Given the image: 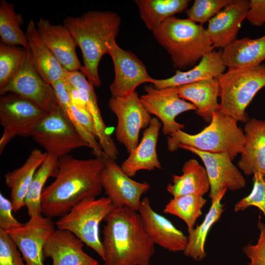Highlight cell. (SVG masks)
Wrapping results in <instances>:
<instances>
[{
  "label": "cell",
  "instance_id": "obj_1",
  "mask_svg": "<svg viewBox=\"0 0 265 265\" xmlns=\"http://www.w3.org/2000/svg\"><path fill=\"white\" fill-rule=\"evenodd\" d=\"M104 164V159L97 157L79 159L67 155L58 159L55 179L42 192V214L62 217L83 199L100 195Z\"/></svg>",
  "mask_w": 265,
  "mask_h": 265
},
{
  "label": "cell",
  "instance_id": "obj_2",
  "mask_svg": "<svg viewBox=\"0 0 265 265\" xmlns=\"http://www.w3.org/2000/svg\"><path fill=\"white\" fill-rule=\"evenodd\" d=\"M104 221L103 265H150L155 244L137 211L114 208Z\"/></svg>",
  "mask_w": 265,
  "mask_h": 265
},
{
  "label": "cell",
  "instance_id": "obj_3",
  "mask_svg": "<svg viewBox=\"0 0 265 265\" xmlns=\"http://www.w3.org/2000/svg\"><path fill=\"white\" fill-rule=\"evenodd\" d=\"M121 18L108 11H89L80 16H68L63 24L69 31L82 53L81 72L94 86L99 87L101 80L98 67L102 57L108 54V44L117 36Z\"/></svg>",
  "mask_w": 265,
  "mask_h": 265
},
{
  "label": "cell",
  "instance_id": "obj_4",
  "mask_svg": "<svg viewBox=\"0 0 265 265\" xmlns=\"http://www.w3.org/2000/svg\"><path fill=\"white\" fill-rule=\"evenodd\" d=\"M152 33L175 68L194 67L214 48L207 29L188 18H169Z\"/></svg>",
  "mask_w": 265,
  "mask_h": 265
},
{
  "label": "cell",
  "instance_id": "obj_5",
  "mask_svg": "<svg viewBox=\"0 0 265 265\" xmlns=\"http://www.w3.org/2000/svg\"><path fill=\"white\" fill-rule=\"evenodd\" d=\"M244 142V133L238 121L219 110L212 113L209 125L199 132L191 134L180 130L167 139L170 152L177 150L180 145H185L210 153H225L233 160L241 153Z\"/></svg>",
  "mask_w": 265,
  "mask_h": 265
},
{
  "label": "cell",
  "instance_id": "obj_6",
  "mask_svg": "<svg viewBox=\"0 0 265 265\" xmlns=\"http://www.w3.org/2000/svg\"><path fill=\"white\" fill-rule=\"evenodd\" d=\"M219 86V110L238 122L249 119L245 110L256 94L265 87V65L228 71L217 78Z\"/></svg>",
  "mask_w": 265,
  "mask_h": 265
},
{
  "label": "cell",
  "instance_id": "obj_7",
  "mask_svg": "<svg viewBox=\"0 0 265 265\" xmlns=\"http://www.w3.org/2000/svg\"><path fill=\"white\" fill-rule=\"evenodd\" d=\"M114 208L107 197L87 198L60 217L55 225L57 229L73 234L103 260L104 250L99 236V226Z\"/></svg>",
  "mask_w": 265,
  "mask_h": 265
},
{
  "label": "cell",
  "instance_id": "obj_8",
  "mask_svg": "<svg viewBox=\"0 0 265 265\" xmlns=\"http://www.w3.org/2000/svg\"><path fill=\"white\" fill-rule=\"evenodd\" d=\"M31 137L46 153L57 159L75 149L89 148L59 106L39 122Z\"/></svg>",
  "mask_w": 265,
  "mask_h": 265
},
{
  "label": "cell",
  "instance_id": "obj_9",
  "mask_svg": "<svg viewBox=\"0 0 265 265\" xmlns=\"http://www.w3.org/2000/svg\"><path fill=\"white\" fill-rule=\"evenodd\" d=\"M47 113L17 94L0 95V123L3 131L0 139V154L15 137H31L35 127Z\"/></svg>",
  "mask_w": 265,
  "mask_h": 265
},
{
  "label": "cell",
  "instance_id": "obj_10",
  "mask_svg": "<svg viewBox=\"0 0 265 265\" xmlns=\"http://www.w3.org/2000/svg\"><path fill=\"white\" fill-rule=\"evenodd\" d=\"M108 106L117 119L116 138L130 153L139 143L140 131L149 126L152 118L136 91L122 97L111 96Z\"/></svg>",
  "mask_w": 265,
  "mask_h": 265
},
{
  "label": "cell",
  "instance_id": "obj_11",
  "mask_svg": "<svg viewBox=\"0 0 265 265\" xmlns=\"http://www.w3.org/2000/svg\"><path fill=\"white\" fill-rule=\"evenodd\" d=\"M144 88L145 93L139 97L140 99L149 113L161 123L162 132L165 135L184 129V125L176 120L179 114L196 111L193 105L180 97L177 87L158 89L146 85Z\"/></svg>",
  "mask_w": 265,
  "mask_h": 265
},
{
  "label": "cell",
  "instance_id": "obj_12",
  "mask_svg": "<svg viewBox=\"0 0 265 265\" xmlns=\"http://www.w3.org/2000/svg\"><path fill=\"white\" fill-rule=\"evenodd\" d=\"M101 173L103 189L114 208L137 211L142 196L150 188L146 182H139L128 176L115 160L106 157Z\"/></svg>",
  "mask_w": 265,
  "mask_h": 265
},
{
  "label": "cell",
  "instance_id": "obj_13",
  "mask_svg": "<svg viewBox=\"0 0 265 265\" xmlns=\"http://www.w3.org/2000/svg\"><path fill=\"white\" fill-rule=\"evenodd\" d=\"M26 50L22 66L14 77L0 88V94H17L48 113L58 106L54 91L37 72L31 62L29 50Z\"/></svg>",
  "mask_w": 265,
  "mask_h": 265
},
{
  "label": "cell",
  "instance_id": "obj_14",
  "mask_svg": "<svg viewBox=\"0 0 265 265\" xmlns=\"http://www.w3.org/2000/svg\"><path fill=\"white\" fill-rule=\"evenodd\" d=\"M108 48L115 73L114 80L109 86L111 96H124L135 91L142 83H152L154 78L149 75L144 64L133 53L121 48L115 39L108 43Z\"/></svg>",
  "mask_w": 265,
  "mask_h": 265
},
{
  "label": "cell",
  "instance_id": "obj_15",
  "mask_svg": "<svg viewBox=\"0 0 265 265\" xmlns=\"http://www.w3.org/2000/svg\"><path fill=\"white\" fill-rule=\"evenodd\" d=\"M179 148L195 154L202 160L209 179L211 202L224 189L235 191L245 187L244 177L228 154L202 151L185 145H180Z\"/></svg>",
  "mask_w": 265,
  "mask_h": 265
},
{
  "label": "cell",
  "instance_id": "obj_16",
  "mask_svg": "<svg viewBox=\"0 0 265 265\" xmlns=\"http://www.w3.org/2000/svg\"><path fill=\"white\" fill-rule=\"evenodd\" d=\"M51 218L33 215L22 226L6 231L20 251L26 265H45L43 250L55 230Z\"/></svg>",
  "mask_w": 265,
  "mask_h": 265
},
{
  "label": "cell",
  "instance_id": "obj_17",
  "mask_svg": "<svg viewBox=\"0 0 265 265\" xmlns=\"http://www.w3.org/2000/svg\"><path fill=\"white\" fill-rule=\"evenodd\" d=\"M138 212L145 232L155 245L170 252H184L187 237L168 218L156 212L148 197L141 200Z\"/></svg>",
  "mask_w": 265,
  "mask_h": 265
},
{
  "label": "cell",
  "instance_id": "obj_18",
  "mask_svg": "<svg viewBox=\"0 0 265 265\" xmlns=\"http://www.w3.org/2000/svg\"><path fill=\"white\" fill-rule=\"evenodd\" d=\"M86 76L80 71H68L65 79L76 89L85 104L92 118L96 138L105 155L115 160L119 151L110 135L106 132V127L99 108L94 86L86 80Z\"/></svg>",
  "mask_w": 265,
  "mask_h": 265
},
{
  "label": "cell",
  "instance_id": "obj_19",
  "mask_svg": "<svg viewBox=\"0 0 265 265\" xmlns=\"http://www.w3.org/2000/svg\"><path fill=\"white\" fill-rule=\"evenodd\" d=\"M36 27L43 42L66 70L82 71L83 65L76 51L77 44L64 25H53L49 20L40 18Z\"/></svg>",
  "mask_w": 265,
  "mask_h": 265
},
{
  "label": "cell",
  "instance_id": "obj_20",
  "mask_svg": "<svg viewBox=\"0 0 265 265\" xmlns=\"http://www.w3.org/2000/svg\"><path fill=\"white\" fill-rule=\"evenodd\" d=\"M84 243L70 232L57 229L48 239L43 250L44 258L52 265H99V262L83 249Z\"/></svg>",
  "mask_w": 265,
  "mask_h": 265
},
{
  "label": "cell",
  "instance_id": "obj_21",
  "mask_svg": "<svg viewBox=\"0 0 265 265\" xmlns=\"http://www.w3.org/2000/svg\"><path fill=\"white\" fill-rule=\"evenodd\" d=\"M249 7V0H232L208 22L206 29L214 48L223 49L237 39Z\"/></svg>",
  "mask_w": 265,
  "mask_h": 265
},
{
  "label": "cell",
  "instance_id": "obj_22",
  "mask_svg": "<svg viewBox=\"0 0 265 265\" xmlns=\"http://www.w3.org/2000/svg\"><path fill=\"white\" fill-rule=\"evenodd\" d=\"M162 124L153 117L149 126L145 129L137 146L122 162L121 167L130 177H134L140 170L153 171L161 169L157 151V143Z\"/></svg>",
  "mask_w": 265,
  "mask_h": 265
},
{
  "label": "cell",
  "instance_id": "obj_23",
  "mask_svg": "<svg viewBox=\"0 0 265 265\" xmlns=\"http://www.w3.org/2000/svg\"><path fill=\"white\" fill-rule=\"evenodd\" d=\"M245 142L238 162L246 176L265 174V121L252 118L244 128Z\"/></svg>",
  "mask_w": 265,
  "mask_h": 265
},
{
  "label": "cell",
  "instance_id": "obj_24",
  "mask_svg": "<svg viewBox=\"0 0 265 265\" xmlns=\"http://www.w3.org/2000/svg\"><path fill=\"white\" fill-rule=\"evenodd\" d=\"M31 62L34 68L48 83L66 77V70L40 37L34 20L29 21L26 32Z\"/></svg>",
  "mask_w": 265,
  "mask_h": 265
},
{
  "label": "cell",
  "instance_id": "obj_25",
  "mask_svg": "<svg viewBox=\"0 0 265 265\" xmlns=\"http://www.w3.org/2000/svg\"><path fill=\"white\" fill-rule=\"evenodd\" d=\"M221 53L222 50H213L203 56L192 69L186 71L178 70L174 75L167 79H153L151 84L158 89L178 87L203 80L217 78L226 68Z\"/></svg>",
  "mask_w": 265,
  "mask_h": 265
},
{
  "label": "cell",
  "instance_id": "obj_26",
  "mask_svg": "<svg viewBox=\"0 0 265 265\" xmlns=\"http://www.w3.org/2000/svg\"><path fill=\"white\" fill-rule=\"evenodd\" d=\"M47 155V153L34 149L21 167L4 175L5 185L10 190L13 212H16L25 206V199L34 175Z\"/></svg>",
  "mask_w": 265,
  "mask_h": 265
},
{
  "label": "cell",
  "instance_id": "obj_27",
  "mask_svg": "<svg viewBox=\"0 0 265 265\" xmlns=\"http://www.w3.org/2000/svg\"><path fill=\"white\" fill-rule=\"evenodd\" d=\"M221 53L228 69L258 66L265 60V35L256 39H237L223 48Z\"/></svg>",
  "mask_w": 265,
  "mask_h": 265
},
{
  "label": "cell",
  "instance_id": "obj_28",
  "mask_svg": "<svg viewBox=\"0 0 265 265\" xmlns=\"http://www.w3.org/2000/svg\"><path fill=\"white\" fill-rule=\"evenodd\" d=\"M177 88L180 97L193 105L198 115L210 123L212 113L219 110V86L217 78L203 80Z\"/></svg>",
  "mask_w": 265,
  "mask_h": 265
},
{
  "label": "cell",
  "instance_id": "obj_29",
  "mask_svg": "<svg viewBox=\"0 0 265 265\" xmlns=\"http://www.w3.org/2000/svg\"><path fill=\"white\" fill-rule=\"evenodd\" d=\"M182 171V175L172 176V183L166 187L173 197L193 194L204 196L210 190L206 169L197 160L190 159L186 161Z\"/></svg>",
  "mask_w": 265,
  "mask_h": 265
},
{
  "label": "cell",
  "instance_id": "obj_30",
  "mask_svg": "<svg viewBox=\"0 0 265 265\" xmlns=\"http://www.w3.org/2000/svg\"><path fill=\"white\" fill-rule=\"evenodd\" d=\"M227 189L222 190L211 202V206L202 223L194 228L187 236V242L184 251L185 255L200 261L206 256L205 244L208 235L213 225L220 219L224 211L221 200Z\"/></svg>",
  "mask_w": 265,
  "mask_h": 265
},
{
  "label": "cell",
  "instance_id": "obj_31",
  "mask_svg": "<svg viewBox=\"0 0 265 265\" xmlns=\"http://www.w3.org/2000/svg\"><path fill=\"white\" fill-rule=\"evenodd\" d=\"M140 16L152 32L165 20L186 9L188 0H136Z\"/></svg>",
  "mask_w": 265,
  "mask_h": 265
},
{
  "label": "cell",
  "instance_id": "obj_32",
  "mask_svg": "<svg viewBox=\"0 0 265 265\" xmlns=\"http://www.w3.org/2000/svg\"><path fill=\"white\" fill-rule=\"evenodd\" d=\"M58 161V159L48 154L35 172L25 201L29 217L42 214L41 204L42 192L48 179L56 176Z\"/></svg>",
  "mask_w": 265,
  "mask_h": 265
},
{
  "label": "cell",
  "instance_id": "obj_33",
  "mask_svg": "<svg viewBox=\"0 0 265 265\" xmlns=\"http://www.w3.org/2000/svg\"><path fill=\"white\" fill-rule=\"evenodd\" d=\"M22 16L15 11L14 5L5 0L0 1V42L15 46H21L28 50V43L21 26L23 23Z\"/></svg>",
  "mask_w": 265,
  "mask_h": 265
},
{
  "label": "cell",
  "instance_id": "obj_34",
  "mask_svg": "<svg viewBox=\"0 0 265 265\" xmlns=\"http://www.w3.org/2000/svg\"><path fill=\"white\" fill-rule=\"evenodd\" d=\"M207 200L203 195L187 194L173 197L163 210L165 214L180 218L186 225L188 233L194 228L198 218L202 215V209Z\"/></svg>",
  "mask_w": 265,
  "mask_h": 265
},
{
  "label": "cell",
  "instance_id": "obj_35",
  "mask_svg": "<svg viewBox=\"0 0 265 265\" xmlns=\"http://www.w3.org/2000/svg\"><path fill=\"white\" fill-rule=\"evenodd\" d=\"M26 50L19 46L0 43V88L6 85L22 66Z\"/></svg>",
  "mask_w": 265,
  "mask_h": 265
},
{
  "label": "cell",
  "instance_id": "obj_36",
  "mask_svg": "<svg viewBox=\"0 0 265 265\" xmlns=\"http://www.w3.org/2000/svg\"><path fill=\"white\" fill-rule=\"evenodd\" d=\"M232 0H195L186 10L188 19L201 25L209 22Z\"/></svg>",
  "mask_w": 265,
  "mask_h": 265
},
{
  "label": "cell",
  "instance_id": "obj_37",
  "mask_svg": "<svg viewBox=\"0 0 265 265\" xmlns=\"http://www.w3.org/2000/svg\"><path fill=\"white\" fill-rule=\"evenodd\" d=\"M253 187L250 193L237 202L236 212L244 211L250 207L259 209L265 217V174L257 173L253 175Z\"/></svg>",
  "mask_w": 265,
  "mask_h": 265
},
{
  "label": "cell",
  "instance_id": "obj_38",
  "mask_svg": "<svg viewBox=\"0 0 265 265\" xmlns=\"http://www.w3.org/2000/svg\"><path fill=\"white\" fill-rule=\"evenodd\" d=\"M0 265H26L16 243L2 229H0Z\"/></svg>",
  "mask_w": 265,
  "mask_h": 265
},
{
  "label": "cell",
  "instance_id": "obj_39",
  "mask_svg": "<svg viewBox=\"0 0 265 265\" xmlns=\"http://www.w3.org/2000/svg\"><path fill=\"white\" fill-rule=\"evenodd\" d=\"M260 233L255 244H248L242 248V252L248 258V265H265V223L258 220Z\"/></svg>",
  "mask_w": 265,
  "mask_h": 265
},
{
  "label": "cell",
  "instance_id": "obj_40",
  "mask_svg": "<svg viewBox=\"0 0 265 265\" xmlns=\"http://www.w3.org/2000/svg\"><path fill=\"white\" fill-rule=\"evenodd\" d=\"M13 208L11 200L0 193V229L7 231L22 226L20 222L13 215Z\"/></svg>",
  "mask_w": 265,
  "mask_h": 265
},
{
  "label": "cell",
  "instance_id": "obj_41",
  "mask_svg": "<svg viewBox=\"0 0 265 265\" xmlns=\"http://www.w3.org/2000/svg\"><path fill=\"white\" fill-rule=\"evenodd\" d=\"M53 88L58 106L64 112L70 109L72 98L70 85L64 78L51 84Z\"/></svg>",
  "mask_w": 265,
  "mask_h": 265
},
{
  "label": "cell",
  "instance_id": "obj_42",
  "mask_svg": "<svg viewBox=\"0 0 265 265\" xmlns=\"http://www.w3.org/2000/svg\"><path fill=\"white\" fill-rule=\"evenodd\" d=\"M246 19L253 26H263L265 24V0H249Z\"/></svg>",
  "mask_w": 265,
  "mask_h": 265
}]
</instances>
